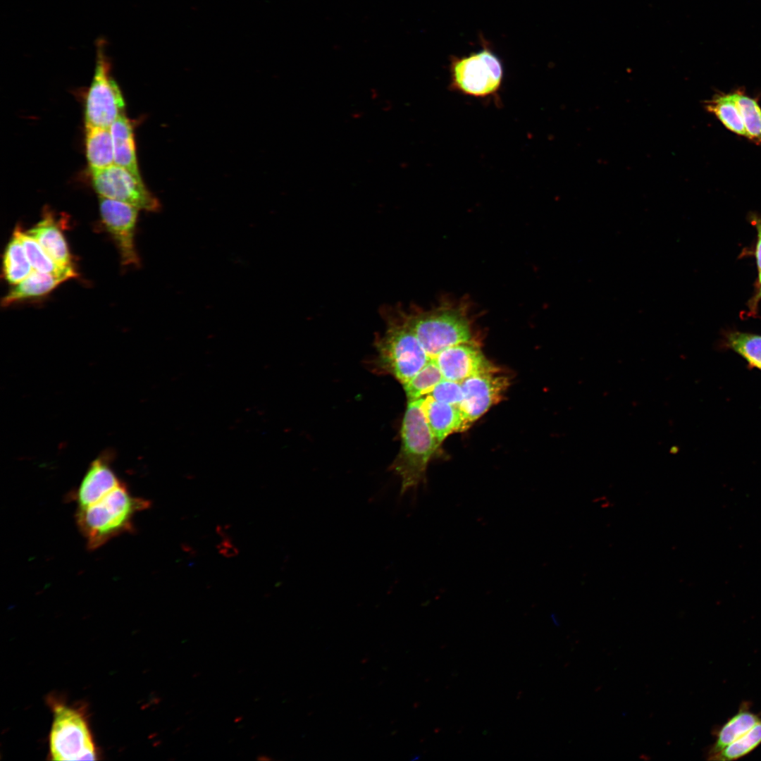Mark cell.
I'll use <instances>...</instances> for the list:
<instances>
[{"label":"cell","instance_id":"484cf974","mask_svg":"<svg viewBox=\"0 0 761 761\" xmlns=\"http://www.w3.org/2000/svg\"><path fill=\"white\" fill-rule=\"evenodd\" d=\"M427 395L437 401L459 407L462 400L461 383L444 378Z\"/></svg>","mask_w":761,"mask_h":761},{"label":"cell","instance_id":"9a60e30c","mask_svg":"<svg viewBox=\"0 0 761 761\" xmlns=\"http://www.w3.org/2000/svg\"><path fill=\"white\" fill-rule=\"evenodd\" d=\"M760 719L761 714L750 710V703L743 702L738 711L715 732L714 741L707 752V760L743 736Z\"/></svg>","mask_w":761,"mask_h":761},{"label":"cell","instance_id":"d4e9b609","mask_svg":"<svg viewBox=\"0 0 761 761\" xmlns=\"http://www.w3.org/2000/svg\"><path fill=\"white\" fill-rule=\"evenodd\" d=\"M727 344L751 366L761 370V335L732 332L727 336Z\"/></svg>","mask_w":761,"mask_h":761},{"label":"cell","instance_id":"cb8c5ba5","mask_svg":"<svg viewBox=\"0 0 761 761\" xmlns=\"http://www.w3.org/2000/svg\"><path fill=\"white\" fill-rule=\"evenodd\" d=\"M761 744V719L743 736L729 744L710 760L730 761L740 759Z\"/></svg>","mask_w":761,"mask_h":761},{"label":"cell","instance_id":"ffe728a7","mask_svg":"<svg viewBox=\"0 0 761 761\" xmlns=\"http://www.w3.org/2000/svg\"><path fill=\"white\" fill-rule=\"evenodd\" d=\"M32 271L33 269L23 246L18 235L13 232L4 253L3 276L8 283L15 285L27 277Z\"/></svg>","mask_w":761,"mask_h":761},{"label":"cell","instance_id":"83f0119b","mask_svg":"<svg viewBox=\"0 0 761 761\" xmlns=\"http://www.w3.org/2000/svg\"><path fill=\"white\" fill-rule=\"evenodd\" d=\"M758 282H759V285H760V289H759L758 294H757V295L756 297V299H758L761 298V271L759 272Z\"/></svg>","mask_w":761,"mask_h":761},{"label":"cell","instance_id":"9c48e42d","mask_svg":"<svg viewBox=\"0 0 761 761\" xmlns=\"http://www.w3.org/2000/svg\"><path fill=\"white\" fill-rule=\"evenodd\" d=\"M101 222L113 238L123 266H138V256L135 236L138 216L137 208L109 198L99 196Z\"/></svg>","mask_w":761,"mask_h":761},{"label":"cell","instance_id":"603a6c76","mask_svg":"<svg viewBox=\"0 0 761 761\" xmlns=\"http://www.w3.org/2000/svg\"><path fill=\"white\" fill-rule=\"evenodd\" d=\"M734 94L747 137L756 144H761V109L757 101L741 90H737Z\"/></svg>","mask_w":761,"mask_h":761},{"label":"cell","instance_id":"52a82bcc","mask_svg":"<svg viewBox=\"0 0 761 761\" xmlns=\"http://www.w3.org/2000/svg\"><path fill=\"white\" fill-rule=\"evenodd\" d=\"M53 760H95L94 743L83 715L64 705L54 707L49 738Z\"/></svg>","mask_w":761,"mask_h":761},{"label":"cell","instance_id":"4fadbf2b","mask_svg":"<svg viewBox=\"0 0 761 761\" xmlns=\"http://www.w3.org/2000/svg\"><path fill=\"white\" fill-rule=\"evenodd\" d=\"M26 233L33 237L59 266L73 267L67 241L53 214L46 211L42 218Z\"/></svg>","mask_w":761,"mask_h":761},{"label":"cell","instance_id":"7a4b0ae2","mask_svg":"<svg viewBox=\"0 0 761 761\" xmlns=\"http://www.w3.org/2000/svg\"><path fill=\"white\" fill-rule=\"evenodd\" d=\"M423 397L408 401L402 427L400 450L389 469L401 479L400 495L426 484V469L440 446L424 415Z\"/></svg>","mask_w":761,"mask_h":761},{"label":"cell","instance_id":"44dd1931","mask_svg":"<svg viewBox=\"0 0 761 761\" xmlns=\"http://www.w3.org/2000/svg\"><path fill=\"white\" fill-rule=\"evenodd\" d=\"M704 106L717 116L731 131L747 137L743 119L735 101L734 94L719 93L705 101Z\"/></svg>","mask_w":761,"mask_h":761},{"label":"cell","instance_id":"2e32d148","mask_svg":"<svg viewBox=\"0 0 761 761\" xmlns=\"http://www.w3.org/2000/svg\"><path fill=\"white\" fill-rule=\"evenodd\" d=\"M67 278L33 271L8 292L1 300V306L7 307L32 299L46 296Z\"/></svg>","mask_w":761,"mask_h":761},{"label":"cell","instance_id":"7402d4cb","mask_svg":"<svg viewBox=\"0 0 761 761\" xmlns=\"http://www.w3.org/2000/svg\"><path fill=\"white\" fill-rule=\"evenodd\" d=\"M443 376L431 359L409 382L403 385L407 399L412 401L424 397L443 380Z\"/></svg>","mask_w":761,"mask_h":761},{"label":"cell","instance_id":"7c38bea8","mask_svg":"<svg viewBox=\"0 0 761 761\" xmlns=\"http://www.w3.org/2000/svg\"><path fill=\"white\" fill-rule=\"evenodd\" d=\"M121 483L111 466L109 455L98 457L89 464L73 495L78 508L94 504Z\"/></svg>","mask_w":761,"mask_h":761},{"label":"cell","instance_id":"3957f363","mask_svg":"<svg viewBox=\"0 0 761 761\" xmlns=\"http://www.w3.org/2000/svg\"><path fill=\"white\" fill-rule=\"evenodd\" d=\"M386 311L385 333L376 342L375 368L379 372L392 375L404 385L431 358L397 309Z\"/></svg>","mask_w":761,"mask_h":761},{"label":"cell","instance_id":"4316f807","mask_svg":"<svg viewBox=\"0 0 761 761\" xmlns=\"http://www.w3.org/2000/svg\"><path fill=\"white\" fill-rule=\"evenodd\" d=\"M753 221L757 231L755 257L757 266L760 272L761 271V219L755 217Z\"/></svg>","mask_w":761,"mask_h":761},{"label":"cell","instance_id":"5bb4252c","mask_svg":"<svg viewBox=\"0 0 761 761\" xmlns=\"http://www.w3.org/2000/svg\"><path fill=\"white\" fill-rule=\"evenodd\" d=\"M423 413L438 445L450 434L464 431V421L459 407L437 401L431 396L423 397Z\"/></svg>","mask_w":761,"mask_h":761},{"label":"cell","instance_id":"ac0fdd59","mask_svg":"<svg viewBox=\"0 0 761 761\" xmlns=\"http://www.w3.org/2000/svg\"><path fill=\"white\" fill-rule=\"evenodd\" d=\"M85 151L90 172L114 164L110 128L85 126Z\"/></svg>","mask_w":761,"mask_h":761},{"label":"cell","instance_id":"e0dca14e","mask_svg":"<svg viewBox=\"0 0 761 761\" xmlns=\"http://www.w3.org/2000/svg\"><path fill=\"white\" fill-rule=\"evenodd\" d=\"M114 164L122 166L134 175L142 178L137 165L135 143L132 125L125 113L121 114L110 127Z\"/></svg>","mask_w":761,"mask_h":761},{"label":"cell","instance_id":"8fae6325","mask_svg":"<svg viewBox=\"0 0 761 761\" xmlns=\"http://www.w3.org/2000/svg\"><path fill=\"white\" fill-rule=\"evenodd\" d=\"M433 359L445 379L459 383L476 374L497 371L481 350L471 342L450 347Z\"/></svg>","mask_w":761,"mask_h":761},{"label":"cell","instance_id":"8992f818","mask_svg":"<svg viewBox=\"0 0 761 761\" xmlns=\"http://www.w3.org/2000/svg\"><path fill=\"white\" fill-rule=\"evenodd\" d=\"M105 45L104 39L97 40L94 74L85 99V126L109 128L124 113V99L110 75L111 66L105 53Z\"/></svg>","mask_w":761,"mask_h":761},{"label":"cell","instance_id":"5b68a950","mask_svg":"<svg viewBox=\"0 0 761 761\" xmlns=\"http://www.w3.org/2000/svg\"><path fill=\"white\" fill-rule=\"evenodd\" d=\"M397 309L431 359L450 347L471 342L469 322L462 309L450 307L430 311H405L400 307Z\"/></svg>","mask_w":761,"mask_h":761},{"label":"cell","instance_id":"277c9868","mask_svg":"<svg viewBox=\"0 0 761 761\" xmlns=\"http://www.w3.org/2000/svg\"><path fill=\"white\" fill-rule=\"evenodd\" d=\"M450 89L478 98L497 97L502 88L504 67L490 44L481 39V49L450 58Z\"/></svg>","mask_w":761,"mask_h":761},{"label":"cell","instance_id":"30bf717a","mask_svg":"<svg viewBox=\"0 0 761 761\" xmlns=\"http://www.w3.org/2000/svg\"><path fill=\"white\" fill-rule=\"evenodd\" d=\"M462 400L459 406L464 431L502 400L509 385L507 377L497 371L472 376L460 382Z\"/></svg>","mask_w":761,"mask_h":761},{"label":"cell","instance_id":"6da1fadb","mask_svg":"<svg viewBox=\"0 0 761 761\" xmlns=\"http://www.w3.org/2000/svg\"><path fill=\"white\" fill-rule=\"evenodd\" d=\"M150 507L149 500L132 495L122 482L94 504L77 508L75 521L87 548L94 550L134 531L135 514Z\"/></svg>","mask_w":761,"mask_h":761},{"label":"cell","instance_id":"d6986e66","mask_svg":"<svg viewBox=\"0 0 761 761\" xmlns=\"http://www.w3.org/2000/svg\"><path fill=\"white\" fill-rule=\"evenodd\" d=\"M13 232L19 237L33 271L63 277L68 280L78 276L74 267L64 268L56 264L41 245L19 226H16Z\"/></svg>","mask_w":761,"mask_h":761},{"label":"cell","instance_id":"ba28073f","mask_svg":"<svg viewBox=\"0 0 761 761\" xmlns=\"http://www.w3.org/2000/svg\"><path fill=\"white\" fill-rule=\"evenodd\" d=\"M92 183L100 197L126 203L138 209L157 211L160 203L146 187L142 178L126 168L113 164L91 172Z\"/></svg>","mask_w":761,"mask_h":761}]
</instances>
